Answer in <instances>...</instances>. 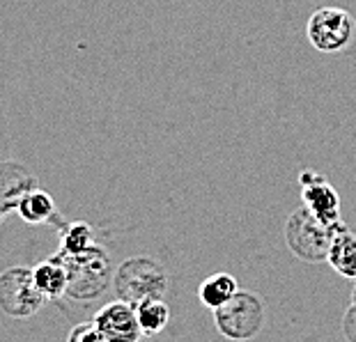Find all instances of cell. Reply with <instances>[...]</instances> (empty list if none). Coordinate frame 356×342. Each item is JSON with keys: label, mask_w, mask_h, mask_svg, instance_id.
Segmentation results:
<instances>
[{"label": "cell", "mask_w": 356, "mask_h": 342, "mask_svg": "<svg viewBox=\"0 0 356 342\" xmlns=\"http://www.w3.org/2000/svg\"><path fill=\"white\" fill-rule=\"evenodd\" d=\"M56 257L67 271V296L74 301H95L113 283L111 257L102 246H90L81 253L58 250Z\"/></svg>", "instance_id": "1"}, {"label": "cell", "mask_w": 356, "mask_h": 342, "mask_svg": "<svg viewBox=\"0 0 356 342\" xmlns=\"http://www.w3.org/2000/svg\"><path fill=\"white\" fill-rule=\"evenodd\" d=\"M343 225V223H340ZM340 225H329L317 218L308 207L294 209L285 223V241L294 257L308 264L327 262L331 241Z\"/></svg>", "instance_id": "2"}, {"label": "cell", "mask_w": 356, "mask_h": 342, "mask_svg": "<svg viewBox=\"0 0 356 342\" xmlns=\"http://www.w3.org/2000/svg\"><path fill=\"white\" fill-rule=\"evenodd\" d=\"M113 290H115L118 299L136 306L143 299L165 296V292H168V273L154 257L136 255L120 264L118 271L113 273Z\"/></svg>", "instance_id": "3"}, {"label": "cell", "mask_w": 356, "mask_h": 342, "mask_svg": "<svg viewBox=\"0 0 356 342\" xmlns=\"http://www.w3.org/2000/svg\"><path fill=\"white\" fill-rule=\"evenodd\" d=\"M218 333L228 340H251L264 326V301L255 292L237 290L232 299L214 310Z\"/></svg>", "instance_id": "4"}, {"label": "cell", "mask_w": 356, "mask_h": 342, "mask_svg": "<svg viewBox=\"0 0 356 342\" xmlns=\"http://www.w3.org/2000/svg\"><path fill=\"white\" fill-rule=\"evenodd\" d=\"M306 35L320 53H340L354 44L356 21L343 7H320L310 14Z\"/></svg>", "instance_id": "5"}, {"label": "cell", "mask_w": 356, "mask_h": 342, "mask_svg": "<svg viewBox=\"0 0 356 342\" xmlns=\"http://www.w3.org/2000/svg\"><path fill=\"white\" fill-rule=\"evenodd\" d=\"M47 301V296L37 290L33 269L10 267L0 273V310L7 317L28 319L40 313Z\"/></svg>", "instance_id": "6"}, {"label": "cell", "mask_w": 356, "mask_h": 342, "mask_svg": "<svg viewBox=\"0 0 356 342\" xmlns=\"http://www.w3.org/2000/svg\"><path fill=\"white\" fill-rule=\"evenodd\" d=\"M299 186H301L304 207H308L317 218L329 225L343 223V216H340V195L324 174L304 170L299 174Z\"/></svg>", "instance_id": "7"}, {"label": "cell", "mask_w": 356, "mask_h": 342, "mask_svg": "<svg viewBox=\"0 0 356 342\" xmlns=\"http://www.w3.org/2000/svg\"><path fill=\"white\" fill-rule=\"evenodd\" d=\"M95 324L99 329L104 342H136L143 338L136 308L122 299L104 306L95 315Z\"/></svg>", "instance_id": "8"}, {"label": "cell", "mask_w": 356, "mask_h": 342, "mask_svg": "<svg viewBox=\"0 0 356 342\" xmlns=\"http://www.w3.org/2000/svg\"><path fill=\"white\" fill-rule=\"evenodd\" d=\"M33 188H37V177L24 163L19 161L0 163V204L7 209V214L17 211L21 197L28 191H33Z\"/></svg>", "instance_id": "9"}, {"label": "cell", "mask_w": 356, "mask_h": 342, "mask_svg": "<svg viewBox=\"0 0 356 342\" xmlns=\"http://www.w3.org/2000/svg\"><path fill=\"white\" fill-rule=\"evenodd\" d=\"M17 214L30 225L49 223V225H58V230L65 225V220L58 214L53 197L47 191H42V188H33V191H28L21 197V202L17 204Z\"/></svg>", "instance_id": "10"}, {"label": "cell", "mask_w": 356, "mask_h": 342, "mask_svg": "<svg viewBox=\"0 0 356 342\" xmlns=\"http://www.w3.org/2000/svg\"><path fill=\"white\" fill-rule=\"evenodd\" d=\"M327 262L331 264V269L340 273L343 278L356 280V234L345 223L336 230Z\"/></svg>", "instance_id": "11"}, {"label": "cell", "mask_w": 356, "mask_h": 342, "mask_svg": "<svg viewBox=\"0 0 356 342\" xmlns=\"http://www.w3.org/2000/svg\"><path fill=\"white\" fill-rule=\"evenodd\" d=\"M35 285L49 301H58L67 296V271L56 255L33 267Z\"/></svg>", "instance_id": "12"}, {"label": "cell", "mask_w": 356, "mask_h": 342, "mask_svg": "<svg viewBox=\"0 0 356 342\" xmlns=\"http://www.w3.org/2000/svg\"><path fill=\"white\" fill-rule=\"evenodd\" d=\"M136 317H138L143 338L145 336H159L170 322V308L165 306L163 296H152L136 303Z\"/></svg>", "instance_id": "13"}, {"label": "cell", "mask_w": 356, "mask_h": 342, "mask_svg": "<svg viewBox=\"0 0 356 342\" xmlns=\"http://www.w3.org/2000/svg\"><path fill=\"white\" fill-rule=\"evenodd\" d=\"M239 290L237 278L230 276V273H214V276L204 278L200 287H198V299L204 308L216 310L218 306H223L225 301L232 299L234 292Z\"/></svg>", "instance_id": "14"}, {"label": "cell", "mask_w": 356, "mask_h": 342, "mask_svg": "<svg viewBox=\"0 0 356 342\" xmlns=\"http://www.w3.org/2000/svg\"><path fill=\"white\" fill-rule=\"evenodd\" d=\"M90 246H95V232L92 225L86 220H74L60 227V250L65 253H81Z\"/></svg>", "instance_id": "15"}, {"label": "cell", "mask_w": 356, "mask_h": 342, "mask_svg": "<svg viewBox=\"0 0 356 342\" xmlns=\"http://www.w3.org/2000/svg\"><path fill=\"white\" fill-rule=\"evenodd\" d=\"M70 342H104L102 338V333L99 329H97V324H95V319L92 322H83L79 326H74V329L70 331Z\"/></svg>", "instance_id": "16"}, {"label": "cell", "mask_w": 356, "mask_h": 342, "mask_svg": "<svg viewBox=\"0 0 356 342\" xmlns=\"http://www.w3.org/2000/svg\"><path fill=\"white\" fill-rule=\"evenodd\" d=\"M343 336L347 340L356 342V292L352 294L350 308L345 310V317H343Z\"/></svg>", "instance_id": "17"}, {"label": "cell", "mask_w": 356, "mask_h": 342, "mask_svg": "<svg viewBox=\"0 0 356 342\" xmlns=\"http://www.w3.org/2000/svg\"><path fill=\"white\" fill-rule=\"evenodd\" d=\"M7 216V209L3 207V204H0V223H3V218Z\"/></svg>", "instance_id": "18"}, {"label": "cell", "mask_w": 356, "mask_h": 342, "mask_svg": "<svg viewBox=\"0 0 356 342\" xmlns=\"http://www.w3.org/2000/svg\"><path fill=\"white\" fill-rule=\"evenodd\" d=\"M354 292H356V290H354Z\"/></svg>", "instance_id": "19"}]
</instances>
